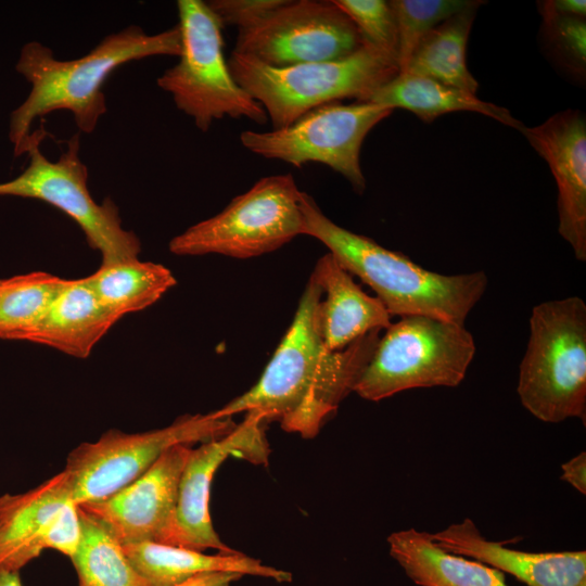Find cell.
<instances>
[{
  "label": "cell",
  "mask_w": 586,
  "mask_h": 586,
  "mask_svg": "<svg viewBox=\"0 0 586 586\" xmlns=\"http://www.w3.org/2000/svg\"><path fill=\"white\" fill-rule=\"evenodd\" d=\"M321 297V288L310 273L294 318L260 378L213 411L215 417L254 413L304 438L320 432L354 392L382 331H371L341 351H329L320 327Z\"/></svg>",
  "instance_id": "6da1fadb"
},
{
  "label": "cell",
  "mask_w": 586,
  "mask_h": 586,
  "mask_svg": "<svg viewBox=\"0 0 586 586\" xmlns=\"http://www.w3.org/2000/svg\"><path fill=\"white\" fill-rule=\"evenodd\" d=\"M181 53L178 26L149 35L130 25L104 37L89 53L62 61L39 41L25 43L15 69L30 85L24 102L10 115L9 139L16 156L36 119L55 111H68L79 131L91 133L107 111L103 85L124 64L150 56Z\"/></svg>",
  "instance_id": "7a4b0ae2"
},
{
  "label": "cell",
  "mask_w": 586,
  "mask_h": 586,
  "mask_svg": "<svg viewBox=\"0 0 586 586\" xmlns=\"http://www.w3.org/2000/svg\"><path fill=\"white\" fill-rule=\"evenodd\" d=\"M302 234L320 241L336 262L358 277L393 316H426L463 324L486 291L484 271L442 275L402 253L354 233L328 218L311 195L302 194Z\"/></svg>",
  "instance_id": "3957f363"
},
{
  "label": "cell",
  "mask_w": 586,
  "mask_h": 586,
  "mask_svg": "<svg viewBox=\"0 0 586 586\" xmlns=\"http://www.w3.org/2000/svg\"><path fill=\"white\" fill-rule=\"evenodd\" d=\"M234 80L264 107L272 129L283 128L320 105L355 99L368 102L399 73L397 59L367 42L354 54L284 67L231 52Z\"/></svg>",
  "instance_id": "277c9868"
},
{
  "label": "cell",
  "mask_w": 586,
  "mask_h": 586,
  "mask_svg": "<svg viewBox=\"0 0 586 586\" xmlns=\"http://www.w3.org/2000/svg\"><path fill=\"white\" fill-rule=\"evenodd\" d=\"M523 407L543 422L586 419V304L578 296L536 305L519 369Z\"/></svg>",
  "instance_id": "5b68a950"
},
{
  "label": "cell",
  "mask_w": 586,
  "mask_h": 586,
  "mask_svg": "<svg viewBox=\"0 0 586 586\" xmlns=\"http://www.w3.org/2000/svg\"><path fill=\"white\" fill-rule=\"evenodd\" d=\"M475 349L463 324L402 317L380 336L354 392L379 402L411 388L455 387L464 379Z\"/></svg>",
  "instance_id": "8992f818"
},
{
  "label": "cell",
  "mask_w": 586,
  "mask_h": 586,
  "mask_svg": "<svg viewBox=\"0 0 586 586\" xmlns=\"http://www.w3.org/2000/svg\"><path fill=\"white\" fill-rule=\"evenodd\" d=\"M177 10L181 53L178 63L157 78V86L203 132L226 116L266 124L264 107L230 73L224 54L222 26L206 2L179 0Z\"/></svg>",
  "instance_id": "52a82bcc"
},
{
  "label": "cell",
  "mask_w": 586,
  "mask_h": 586,
  "mask_svg": "<svg viewBox=\"0 0 586 586\" xmlns=\"http://www.w3.org/2000/svg\"><path fill=\"white\" fill-rule=\"evenodd\" d=\"M47 135L43 126L31 131L23 149L28 165L17 177L0 183V196L36 199L66 214L80 227L90 247L101 254V264L138 258L140 240L122 227L117 205L110 198L97 203L89 192L79 133L68 139L58 161H50L40 150Z\"/></svg>",
  "instance_id": "ba28073f"
},
{
  "label": "cell",
  "mask_w": 586,
  "mask_h": 586,
  "mask_svg": "<svg viewBox=\"0 0 586 586\" xmlns=\"http://www.w3.org/2000/svg\"><path fill=\"white\" fill-rule=\"evenodd\" d=\"M302 194L291 174L263 177L220 213L174 237L169 251L239 259L276 251L302 234Z\"/></svg>",
  "instance_id": "9c48e42d"
},
{
  "label": "cell",
  "mask_w": 586,
  "mask_h": 586,
  "mask_svg": "<svg viewBox=\"0 0 586 586\" xmlns=\"http://www.w3.org/2000/svg\"><path fill=\"white\" fill-rule=\"evenodd\" d=\"M235 425L231 418H217L212 411L182 416L148 432L110 430L67 456L62 472L71 498L76 505L103 500L141 476L170 447L218 438Z\"/></svg>",
  "instance_id": "30bf717a"
},
{
  "label": "cell",
  "mask_w": 586,
  "mask_h": 586,
  "mask_svg": "<svg viewBox=\"0 0 586 586\" xmlns=\"http://www.w3.org/2000/svg\"><path fill=\"white\" fill-rule=\"evenodd\" d=\"M392 112L372 102H331L308 111L283 128L244 130L240 141L256 155L298 168L307 163L327 165L362 194L366 178L360 166L361 145L369 131Z\"/></svg>",
  "instance_id": "8fae6325"
},
{
  "label": "cell",
  "mask_w": 586,
  "mask_h": 586,
  "mask_svg": "<svg viewBox=\"0 0 586 586\" xmlns=\"http://www.w3.org/2000/svg\"><path fill=\"white\" fill-rule=\"evenodd\" d=\"M233 52L273 67L345 59L365 41L333 0H286L238 29Z\"/></svg>",
  "instance_id": "7c38bea8"
},
{
  "label": "cell",
  "mask_w": 586,
  "mask_h": 586,
  "mask_svg": "<svg viewBox=\"0 0 586 586\" xmlns=\"http://www.w3.org/2000/svg\"><path fill=\"white\" fill-rule=\"evenodd\" d=\"M263 423L258 416L245 413L244 420L227 434L191 449L181 473L167 545L198 551L237 552L221 542L212 524L208 508L211 485L220 464L231 455L253 463L267 462L269 449Z\"/></svg>",
  "instance_id": "4fadbf2b"
},
{
  "label": "cell",
  "mask_w": 586,
  "mask_h": 586,
  "mask_svg": "<svg viewBox=\"0 0 586 586\" xmlns=\"http://www.w3.org/2000/svg\"><path fill=\"white\" fill-rule=\"evenodd\" d=\"M191 449L186 444L170 447L141 476L112 496L79 506L101 520L122 545L166 544Z\"/></svg>",
  "instance_id": "5bb4252c"
},
{
  "label": "cell",
  "mask_w": 586,
  "mask_h": 586,
  "mask_svg": "<svg viewBox=\"0 0 586 586\" xmlns=\"http://www.w3.org/2000/svg\"><path fill=\"white\" fill-rule=\"evenodd\" d=\"M520 132L549 166L558 188L560 235L586 260V120L566 110Z\"/></svg>",
  "instance_id": "9a60e30c"
},
{
  "label": "cell",
  "mask_w": 586,
  "mask_h": 586,
  "mask_svg": "<svg viewBox=\"0 0 586 586\" xmlns=\"http://www.w3.org/2000/svg\"><path fill=\"white\" fill-rule=\"evenodd\" d=\"M444 550L508 573L527 586H586V551L531 552L486 539L471 519L432 534Z\"/></svg>",
  "instance_id": "2e32d148"
},
{
  "label": "cell",
  "mask_w": 586,
  "mask_h": 586,
  "mask_svg": "<svg viewBox=\"0 0 586 586\" xmlns=\"http://www.w3.org/2000/svg\"><path fill=\"white\" fill-rule=\"evenodd\" d=\"M321 288L320 327L329 351H341L374 330H385L392 316L375 297L354 281L331 253L321 256L311 272Z\"/></svg>",
  "instance_id": "e0dca14e"
},
{
  "label": "cell",
  "mask_w": 586,
  "mask_h": 586,
  "mask_svg": "<svg viewBox=\"0 0 586 586\" xmlns=\"http://www.w3.org/2000/svg\"><path fill=\"white\" fill-rule=\"evenodd\" d=\"M68 501L63 472L24 494L0 496V568L20 571L38 557L49 526Z\"/></svg>",
  "instance_id": "ac0fdd59"
},
{
  "label": "cell",
  "mask_w": 586,
  "mask_h": 586,
  "mask_svg": "<svg viewBox=\"0 0 586 586\" xmlns=\"http://www.w3.org/2000/svg\"><path fill=\"white\" fill-rule=\"evenodd\" d=\"M123 547L132 566L151 586H178L201 574L218 572L259 576L279 583L291 582L293 577L288 571L265 565L239 551L205 555L155 542L126 544Z\"/></svg>",
  "instance_id": "d6986e66"
},
{
  "label": "cell",
  "mask_w": 586,
  "mask_h": 586,
  "mask_svg": "<svg viewBox=\"0 0 586 586\" xmlns=\"http://www.w3.org/2000/svg\"><path fill=\"white\" fill-rule=\"evenodd\" d=\"M117 321L85 278L64 279L28 342L86 358Z\"/></svg>",
  "instance_id": "ffe728a7"
},
{
  "label": "cell",
  "mask_w": 586,
  "mask_h": 586,
  "mask_svg": "<svg viewBox=\"0 0 586 586\" xmlns=\"http://www.w3.org/2000/svg\"><path fill=\"white\" fill-rule=\"evenodd\" d=\"M387 544L391 557L418 586H509L502 572L444 550L429 532L397 531Z\"/></svg>",
  "instance_id": "44dd1931"
},
{
  "label": "cell",
  "mask_w": 586,
  "mask_h": 586,
  "mask_svg": "<svg viewBox=\"0 0 586 586\" xmlns=\"http://www.w3.org/2000/svg\"><path fill=\"white\" fill-rule=\"evenodd\" d=\"M368 102L390 110L403 109L430 123L438 116L459 111L491 117L520 131L524 126L502 106L482 101L472 94L429 77L399 72L380 87Z\"/></svg>",
  "instance_id": "7402d4cb"
},
{
  "label": "cell",
  "mask_w": 586,
  "mask_h": 586,
  "mask_svg": "<svg viewBox=\"0 0 586 586\" xmlns=\"http://www.w3.org/2000/svg\"><path fill=\"white\" fill-rule=\"evenodd\" d=\"M484 1L445 20L419 42L403 72L429 77L476 94L479 82L467 66V44L477 8Z\"/></svg>",
  "instance_id": "603a6c76"
},
{
  "label": "cell",
  "mask_w": 586,
  "mask_h": 586,
  "mask_svg": "<svg viewBox=\"0 0 586 586\" xmlns=\"http://www.w3.org/2000/svg\"><path fill=\"white\" fill-rule=\"evenodd\" d=\"M85 279L117 320L153 305L177 283L165 266L138 258L101 264L97 271Z\"/></svg>",
  "instance_id": "cb8c5ba5"
},
{
  "label": "cell",
  "mask_w": 586,
  "mask_h": 586,
  "mask_svg": "<svg viewBox=\"0 0 586 586\" xmlns=\"http://www.w3.org/2000/svg\"><path fill=\"white\" fill-rule=\"evenodd\" d=\"M81 538L72 557L79 586H151L104 523L78 505Z\"/></svg>",
  "instance_id": "d4e9b609"
},
{
  "label": "cell",
  "mask_w": 586,
  "mask_h": 586,
  "mask_svg": "<svg viewBox=\"0 0 586 586\" xmlns=\"http://www.w3.org/2000/svg\"><path fill=\"white\" fill-rule=\"evenodd\" d=\"M63 280L43 271L5 278L0 293V339L28 341Z\"/></svg>",
  "instance_id": "484cf974"
},
{
  "label": "cell",
  "mask_w": 586,
  "mask_h": 586,
  "mask_svg": "<svg viewBox=\"0 0 586 586\" xmlns=\"http://www.w3.org/2000/svg\"><path fill=\"white\" fill-rule=\"evenodd\" d=\"M482 1L392 0L397 28V63L403 72L422 38L438 24Z\"/></svg>",
  "instance_id": "4316f807"
},
{
  "label": "cell",
  "mask_w": 586,
  "mask_h": 586,
  "mask_svg": "<svg viewBox=\"0 0 586 586\" xmlns=\"http://www.w3.org/2000/svg\"><path fill=\"white\" fill-rule=\"evenodd\" d=\"M351 18L365 42L397 59V28L390 1L333 0Z\"/></svg>",
  "instance_id": "83f0119b"
},
{
  "label": "cell",
  "mask_w": 586,
  "mask_h": 586,
  "mask_svg": "<svg viewBox=\"0 0 586 586\" xmlns=\"http://www.w3.org/2000/svg\"><path fill=\"white\" fill-rule=\"evenodd\" d=\"M544 34L555 54L579 77L586 68V21L576 16L543 18Z\"/></svg>",
  "instance_id": "f1b7e54d"
},
{
  "label": "cell",
  "mask_w": 586,
  "mask_h": 586,
  "mask_svg": "<svg viewBox=\"0 0 586 586\" xmlns=\"http://www.w3.org/2000/svg\"><path fill=\"white\" fill-rule=\"evenodd\" d=\"M286 0H211L206 4L221 26L246 28L264 17Z\"/></svg>",
  "instance_id": "f546056e"
},
{
  "label": "cell",
  "mask_w": 586,
  "mask_h": 586,
  "mask_svg": "<svg viewBox=\"0 0 586 586\" xmlns=\"http://www.w3.org/2000/svg\"><path fill=\"white\" fill-rule=\"evenodd\" d=\"M81 538V525L78 505L73 501L65 504L46 534V549L51 548L69 557L74 556Z\"/></svg>",
  "instance_id": "4dcf8cb0"
},
{
  "label": "cell",
  "mask_w": 586,
  "mask_h": 586,
  "mask_svg": "<svg viewBox=\"0 0 586 586\" xmlns=\"http://www.w3.org/2000/svg\"><path fill=\"white\" fill-rule=\"evenodd\" d=\"M539 13L543 18L552 16H586L585 0H549L538 2Z\"/></svg>",
  "instance_id": "1f68e13d"
},
{
  "label": "cell",
  "mask_w": 586,
  "mask_h": 586,
  "mask_svg": "<svg viewBox=\"0 0 586 586\" xmlns=\"http://www.w3.org/2000/svg\"><path fill=\"white\" fill-rule=\"evenodd\" d=\"M561 480L586 494V453L581 451L561 466Z\"/></svg>",
  "instance_id": "d6a6232c"
},
{
  "label": "cell",
  "mask_w": 586,
  "mask_h": 586,
  "mask_svg": "<svg viewBox=\"0 0 586 586\" xmlns=\"http://www.w3.org/2000/svg\"><path fill=\"white\" fill-rule=\"evenodd\" d=\"M241 577L242 575L238 573H207L195 576L178 586H230Z\"/></svg>",
  "instance_id": "836d02e7"
},
{
  "label": "cell",
  "mask_w": 586,
  "mask_h": 586,
  "mask_svg": "<svg viewBox=\"0 0 586 586\" xmlns=\"http://www.w3.org/2000/svg\"><path fill=\"white\" fill-rule=\"evenodd\" d=\"M0 586H23L18 571L0 568Z\"/></svg>",
  "instance_id": "e575fe53"
},
{
  "label": "cell",
  "mask_w": 586,
  "mask_h": 586,
  "mask_svg": "<svg viewBox=\"0 0 586 586\" xmlns=\"http://www.w3.org/2000/svg\"><path fill=\"white\" fill-rule=\"evenodd\" d=\"M4 283H5V279H0V293L4 286Z\"/></svg>",
  "instance_id": "d590c367"
}]
</instances>
